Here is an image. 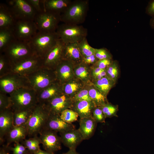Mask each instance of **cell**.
<instances>
[{"mask_svg": "<svg viewBox=\"0 0 154 154\" xmlns=\"http://www.w3.org/2000/svg\"><path fill=\"white\" fill-rule=\"evenodd\" d=\"M74 66L71 62L62 59L56 67L54 70L57 80L62 85L75 77Z\"/></svg>", "mask_w": 154, "mask_h": 154, "instance_id": "2e32d148", "label": "cell"}, {"mask_svg": "<svg viewBox=\"0 0 154 154\" xmlns=\"http://www.w3.org/2000/svg\"><path fill=\"white\" fill-rule=\"evenodd\" d=\"M27 2L33 7L38 13L44 10L42 0H26Z\"/></svg>", "mask_w": 154, "mask_h": 154, "instance_id": "ee69618b", "label": "cell"}, {"mask_svg": "<svg viewBox=\"0 0 154 154\" xmlns=\"http://www.w3.org/2000/svg\"><path fill=\"white\" fill-rule=\"evenodd\" d=\"M70 0H42L44 10L61 15L71 5Z\"/></svg>", "mask_w": 154, "mask_h": 154, "instance_id": "7402d4cb", "label": "cell"}, {"mask_svg": "<svg viewBox=\"0 0 154 154\" xmlns=\"http://www.w3.org/2000/svg\"><path fill=\"white\" fill-rule=\"evenodd\" d=\"M32 88L38 92L57 80L54 70L42 67L28 75Z\"/></svg>", "mask_w": 154, "mask_h": 154, "instance_id": "8992f818", "label": "cell"}, {"mask_svg": "<svg viewBox=\"0 0 154 154\" xmlns=\"http://www.w3.org/2000/svg\"><path fill=\"white\" fill-rule=\"evenodd\" d=\"M33 109L13 111L14 125H25L31 116Z\"/></svg>", "mask_w": 154, "mask_h": 154, "instance_id": "1f68e13d", "label": "cell"}, {"mask_svg": "<svg viewBox=\"0 0 154 154\" xmlns=\"http://www.w3.org/2000/svg\"><path fill=\"white\" fill-rule=\"evenodd\" d=\"M106 76L116 83L119 75L118 65L115 61L112 63L106 69Z\"/></svg>", "mask_w": 154, "mask_h": 154, "instance_id": "74e56055", "label": "cell"}, {"mask_svg": "<svg viewBox=\"0 0 154 154\" xmlns=\"http://www.w3.org/2000/svg\"><path fill=\"white\" fill-rule=\"evenodd\" d=\"M50 114L44 104L38 103L33 109L25 125L28 136L33 137L37 135L43 129Z\"/></svg>", "mask_w": 154, "mask_h": 154, "instance_id": "3957f363", "label": "cell"}, {"mask_svg": "<svg viewBox=\"0 0 154 154\" xmlns=\"http://www.w3.org/2000/svg\"><path fill=\"white\" fill-rule=\"evenodd\" d=\"M147 12L149 15L154 17V0L149 3L147 8Z\"/></svg>", "mask_w": 154, "mask_h": 154, "instance_id": "c3c4849f", "label": "cell"}, {"mask_svg": "<svg viewBox=\"0 0 154 154\" xmlns=\"http://www.w3.org/2000/svg\"><path fill=\"white\" fill-rule=\"evenodd\" d=\"M100 107L106 118L117 116V113L118 110L117 106L114 105L108 102Z\"/></svg>", "mask_w": 154, "mask_h": 154, "instance_id": "8d00e7d4", "label": "cell"}, {"mask_svg": "<svg viewBox=\"0 0 154 154\" xmlns=\"http://www.w3.org/2000/svg\"><path fill=\"white\" fill-rule=\"evenodd\" d=\"M42 67H43V59L34 55L12 63L11 73L27 76Z\"/></svg>", "mask_w": 154, "mask_h": 154, "instance_id": "30bf717a", "label": "cell"}, {"mask_svg": "<svg viewBox=\"0 0 154 154\" xmlns=\"http://www.w3.org/2000/svg\"><path fill=\"white\" fill-rule=\"evenodd\" d=\"M34 154H54V153L45 150H42L40 149Z\"/></svg>", "mask_w": 154, "mask_h": 154, "instance_id": "f907efd6", "label": "cell"}, {"mask_svg": "<svg viewBox=\"0 0 154 154\" xmlns=\"http://www.w3.org/2000/svg\"><path fill=\"white\" fill-rule=\"evenodd\" d=\"M60 15L43 10L38 13L34 22L38 31L51 33L56 31L60 21Z\"/></svg>", "mask_w": 154, "mask_h": 154, "instance_id": "9c48e42d", "label": "cell"}, {"mask_svg": "<svg viewBox=\"0 0 154 154\" xmlns=\"http://www.w3.org/2000/svg\"><path fill=\"white\" fill-rule=\"evenodd\" d=\"M62 143L69 149H76L77 146L84 140L78 129H74L60 133Z\"/></svg>", "mask_w": 154, "mask_h": 154, "instance_id": "ffe728a7", "label": "cell"}, {"mask_svg": "<svg viewBox=\"0 0 154 154\" xmlns=\"http://www.w3.org/2000/svg\"><path fill=\"white\" fill-rule=\"evenodd\" d=\"M8 146H3L0 147V154H9L8 151H9Z\"/></svg>", "mask_w": 154, "mask_h": 154, "instance_id": "681fc988", "label": "cell"}, {"mask_svg": "<svg viewBox=\"0 0 154 154\" xmlns=\"http://www.w3.org/2000/svg\"><path fill=\"white\" fill-rule=\"evenodd\" d=\"M11 63L3 54H0V77L11 72Z\"/></svg>", "mask_w": 154, "mask_h": 154, "instance_id": "836d02e7", "label": "cell"}, {"mask_svg": "<svg viewBox=\"0 0 154 154\" xmlns=\"http://www.w3.org/2000/svg\"><path fill=\"white\" fill-rule=\"evenodd\" d=\"M9 95L13 111L33 109L38 103L37 92L32 88H21Z\"/></svg>", "mask_w": 154, "mask_h": 154, "instance_id": "6da1fadb", "label": "cell"}, {"mask_svg": "<svg viewBox=\"0 0 154 154\" xmlns=\"http://www.w3.org/2000/svg\"><path fill=\"white\" fill-rule=\"evenodd\" d=\"M21 143L27 148L29 154H34L40 149V145L41 142L37 135L26 139Z\"/></svg>", "mask_w": 154, "mask_h": 154, "instance_id": "d6a6232c", "label": "cell"}, {"mask_svg": "<svg viewBox=\"0 0 154 154\" xmlns=\"http://www.w3.org/2000/svg\"><path fill=\"white\" fill-rule=\"evenodd\" d=\"M98 60L94 54L90 56L83 58L82 61L86 64L91 66Z\"/></svg>", "mask_w": 154, "mask_h": 154, "instance_id": "bcb514c9", "label": "cell"}, {"mask_svg": "<svg viewBox=\"0 0 154 154\" xmlns=\"http://www.w3.org/2000/svg\"><path fill=\"white\" fill-rule=\"evenodd\" d=\"M17 20L7 4H0V29L13 28Z\"/></svg>", "mask_w": 154, "mask_h": 154, "instance_id": "cb8c5ba5", "label": "cell"}, {"mask_svg": "<svg viewBox=\"0 0 154 154\" xmlns=\"http://www.w3.org/2000/svg\"><path fill=\"white\" fill-rule=\"evenodd\" d=\"M27 135L28 132L25 125L14 126L5 136L6 146H8L12 143L21 142L26 139Z\"/></svg>", "mask_w": 154, "mask_h": 154, "instance_id": "484cf974", "label": "cell"}, {"mask_svg": "<svg viewBox=\"0 0 154 154\" xmlns=\"http://www.w3.org/2000/svg\"><path fill=\"white\" fill-rule=\"evenodd\" d=\"M39 134L41 144L45 150L54 153L61 149L60 138L57 132L44 129Z\"/></svg>", "mask_w": 154, "mask_h": 154, "instance_id": "5bb4252c", "label": "cell"}, {"mask_svg": "<svg viewBox=\"0 0 154 154\" xmlns=\"http://www.w3.org/2000/svg\"><path fill=\"white\" fill-rule=\"evenodd\" d=\"M88 86L89 96L96 106L100 107L108 102L107 96L102 93L92 83Z\"/></svg>", "mask_w": 154, "mask_h": 154, "instance_id": "f546056e", "label": "cell"}, {"mask_svg": "<svg viewBox=\"0 0 154 154\" xmlns=\"http://www.w3.org/2000/svg\"><path fill=\"white\" fill-rule=\"evenodd\" d=\"M150 25L151 27L154 29V17L151 20Z\"/></svg>", "mask_w": 154, "mask_h": 154, "instance_id": "f5cc1de1", "label": "cell"}, {"mask_svg": "<svg viewBox=\"0 0 154 154\" xmlns=\"http://www.w3.org/2000/svg\"><path fill=\"white\" fill-rule=\"evenodd\" d=\"M73 102L70 97L63 93L44 104L50 114L60 115L64 110L70 109Z\"/></svg>", "mask_w": 154, "mask_h": 154, "instance_id": "9a60e30c", "label": "cell"}, {"mask_svg": "<svg viewBox=\"0 0 154 154\" xmlns=\"http://www.w3.org/2000/svg\"><path fill=\"white\" fill-rule=\"evenodd\" d=\"M75 129L72 123L63 121L60 115L50 114L43 129H47L59 133Z\"/></svg>", "mask_w": 154, "mask_h": 154, "instance_id": "e0dca14e", "label": "cell"}, {"mask_svg": "<svg viewBox=\"0 0 154 154\" xmlns=\"http://www.w3.org/2000/svg\"><path fill=\"white\" fill-rule=\"evenodd\" d=\"M78 43L64 44L62 52V59L72 63L74 66L82 62L83 57L78 45Z\"/></svg>", "mask_w": 154, "mask_h": 154, "instance_id": "44dd1931", "label": "cell"}, {"mask_svg": "<svg viewBox=\"0 0 154 154\" xmlns=\"http://www.w3.org/2000/svg\"><path fill=\"white\" fill-rule=\"evenodd\" d=\"M96 106L92 102L78 101L73 102L70 109L76 112L80 118H82L92 116L93 110Z\"/></svg>", "mask_w": 154, "mask_h": 154, "instance_id": "d4e9b609", "label": "cell"}, {"mask_svg": "<svg viewBox=\"0 0 154 154\" xmlns=\"http://www.w3.org/2000/svg\"><path fill=\"white\" fill-rule=\"evenodd\" d=\"M64 44L60 38L58 39L43 59V67L54 70L57 65L62 60V52Z\"/></svg>", "mask_w": 154, "mask_h": 154, "instance_id": "4fadbf2b", "label": "cell"}, {"mask_svg": "<svg viewBox=\"0 0 154 154\" xmlns=\"http://www.w3.org/2000/svg\"><path fill=\"white\" fill-rule=\"evenodd\" d=\"M56 32L65 44L79 43L86 38L87 35V30L83 26L65 23L59 25Z\"/></svg>", "mask_w": 154, "mask_h": 154, "instance_id": "5b68a950", "label": "cell"}, {"mask_svg": "<svg viewBox=\"0 0 154 154\" xmlns=\"http://www.w3.org/2000/svg\"><path fill=\"white\" fill-rule=\"evenodd\" d=\"M88 0H76L61 14L60 21L64 23L77 25L84 21L88 8Z\"/></svg>", "mask_w": 154, "mask_h": 154, "instance_id": "277c9868", "label": "cell"}, {"mask_svg": "<svg viewBox=\"0 0 154 154\" xmlns=\"http://www.w3.org/2000/svg\"><path fill=\"white\" fill-rule=\"evenodd\" d=\"M62 154H80L76 150V149H69V151Z\"/></svg>", "mask_w": 154, "mask_h": 154, "instance_id": "816d5d0a", "label": "cell"}, {"mask_svg": "<svg viewBox=\"0 0 154 154\" xmlns=\"http://www.w3.org/2000/svg\"><path fill=\"white\" fill-rule=\"evenodd\" d=\"M13 28L0 29V54L5 50L13 41L16 39Z\"/></svg>", "mask_w": 154, "mask_h": 154, "instance_id": "f1b7e54d", "label": "cell"}, {"mask_svg": "<svg viewBox=\"0 0 154 154\" xmlns=\"http://www.w3.org/2000/svg\"><path fill=\"white\" fill-rule=\"evenodd\" d=\"M105 70L98 67L91 66L90 75L92 82L94 81L96 77Z\"/></svg>", "mask_w": 154, "mask_h": 154, "instance_id": "7dc6e473", "label": "cell"}, {"mask_svg": "<svg viewBox=\"0 0 154 154\" xmlns=\"http://www.w3.org/2000/svg\"><path fill=\"white\" fill-rule=\"evenodd\" d=\"M60 116L63 121L69 123H72L76 121L79 116L76 112L70 109L64 110L60 113Z\"/></svg>", "mask_w": 154, "mask_h": 154, "instance_id": "d590c367", "label": "cell"}, {"mask_svg": "<svg viewBox=\"0 0 154 154\" xmlns=\"http://www.w3.org/2000/svg\"><path fill=\"white\" fill-rule=\"evenodd\" d=\"M14 147L8 146L9 151H12V154H29L27 148L19 142L15 143Z\"/></svg>", "mask_w": 154, "mask_h": 154, "instance_id": "7bdbcfd3", "label": "cell"}, {"mask_svg": "<svg viewBox=\"0 0 154 154\" xmlns=\"http://www.w3.org/2000/svg\"><path fill=\"white\" fill-rule=\"evenodd\" d=\"M113 61L111 59H104L98 60L91 66L98 67L102 69H105Z\"/></svg>", "mask_w": 154, "mask_h": 154, "instance_id": "f6af8a7d", "label": "cell"}, {"mask_svg": "<svg viewBox=\"0 0 154 154\" xmlns=\"http://www.w3.org/2000/svg\"><path fill=\"white\" fill-rule=\"evenodd\" d=\"M72 99L73 102L85 100L93 102L89 96L87 84H86L84 87Z\"/></svg>", "mask_w": 154, "mask_h": 154, "instance_id": "f35d334b", "label": "cell"}, {"mask_svg": "<svg viewBox=\"0 0 154 154\" xmlns=\"http://www.w3.org/2000/svg\"><path fill=\"white\" fill-rule=\"evenodd\" d=\"M63 93L62 85L57 80L48 87L37 92L38 103L44 104Z\"/></svg>", "mask_w": 154, "mask_h": 154, "instance_id": "ac0fdd59", "label": "cell"}, {"mask_svg": "<svg viewBox=\"0 0 154 154\" xmlns=\"http://www.w3.org/2000/svg\"><path fill=\"white\" fill-rule=\"evenodd\" d=\"M14 112L12 108L0 111V143L3 142L4 137L14 126Z\"/></svg>", "mask_w": 154, "mask_h": 154, "instance_id": "d6986e66", "label": "cell"}, {"mask_svg": "<svg viewBox=\"0 0 154 154\" xmlns=\"http://www.w3.org/2000/svg\"><path fill=\"white\" fill-rule=\"evenodd\" d=\"M2 53L8 58L11 64L35 55L28 42L16 39L9 44Z\"/></svg>", "mask_w": 154, "mask_h": 154, "instance_id": "52a82bcc", "label": "cell"}, {"mask_svg": "<svg viewBox=\"0 0 154 154\" xmlns=\"http://www.w3.org/2000/svg\"><path fill=\"white\" fill-rule=\"evenodd\" d=\"M25 88H31L27 76L10 73L0 77V92L9 95Z\"/></svg>", "mask_w": 154, "mask_h": 154, "instance_id": "ba28073f", "label": "cell"}, {"mask_svg": "<svg viewBox=\"0 0 154 154\" xmlns=\"http://www.w3.org/2000/svg\"><path fill=\"white\" fill-rule=\"evenodd\" d=\"M59 38L56 32L47 33L38 31L28 42L34 54L43 59Z\"/></svg>", "mask_w": 154, "mask_h": 154, "instance_id": "7a4b0ae2", "label": "cell"}, {"mask_svg": "<svg viewBox=\"0 0 154 154\" xmlns=\"http://www.w3.org/2000/svg\"><path fill=\"white\" fill-rule=\"evenodd\" d=\"M13 29L16 39L27 42H29L38 32L33 20H17Z\"/></svg>", "mask_w": 154, "mask_h": 154, "instance_id": "7c38bea8", "label": "cell"}, {"mask_svg": "<svg viewBox=\"0 0 154 154\" xmlns=\"http://www.w3.org/2000/svg\"><path fill=\"white\" fill-rule=\"evenodd\" d=\"M78 45L83 58L94 54V48L89 45L86 38L79 42Z\"/></svg>", "mask_w": 154, "mask_h": 154, "instance_id": "e575fe53", "label": "cell"}, {"mask_svg": "<svg viewBox=\"0 0 154 154\" xmlns=\"http://www.w3.org/2000/svg\"><path fill=\"white\" fill-rule=\"evenodd\" d=\"M86 85L75 76L62 85L63 93L72 98L82 90Z\"/></svg>", "mask_w": 154, "mask_h": 154, "instance_id": "4316f807", "label": "cell"}, {"mask_svg": "<svg viewBox=\"0 0 154 154\" xmlns=\"http://www.w3.org/2000/svg\"><path fill=\"white\" fill-rule=\"evenodd\" d=\"M94 86L105 96H107L110 90L116 83L107 76L103 78L92 82Z\"/></svg>", "mask_w": 154, "mask_h": 154, "instance_id": "4dcf8cb0", "label": "cell"}, {"mask_svg": "<svg viewBox=\"0 0 154 154\" xmlns=\"http://www.w3.org/2000/svg\"><path fill=\"white\" fill-rule=\"evenodd\" d=\"M91 67L83 61L74 66L73 70L75 76L86 84H92L90 75Z\"/></svg>", "mask_w": 154, "mask_h": 154, "instance_id": "83f0119b", "label": "cell"}, {"mask_svg": "<svg viewBox=\"0 0 154 154\" xmlns=\"http://www.w3.org/2000/svg\"><path fill=\"white\" fill-rule=\"evenodd\" d=\"M92 116L97 123H105L106 117L100 107L96 106L94 108L92 112Z\"/></svg>", "mask_w": 154, "mask_h": 154, "instance_id": "60d3db41", "label": "cell"}, {"mask_svg": "<svg viewBox=\"0 0 154 154\" xmlns=\"http://www.w3.org/2000/svg\"><path fill=\"white\" fill-rule=\"evenodd\" d=\"M97 123L92 116L80 118V126L78 129L82 135L84 140L88 139L93 135Z\"/></svg>", "mask_w": 154, "mask_h": 154, "instance_id": "603a6c76", "label": "cell"}, {"mask_svg": "<svg viewBox=\"0 0 154 154\" xmlns=\"http://www.w3.org/2000/svg\"><path fill=\"white\" fill-rule=\"evenodd\" d=\"M7 5L17 21L34 20L37 13L26 0H11Z\"/></svg>", "mask_w": 154, "mask_h": 154, "instance_id": "8fae6325", "label": "cell"}, {"mask_svg": "<svg viewBox=\"0 0 154 154\" xmlns=\"http://www.w3.org/2000/svg\"><path fill=\"white\" fill-rule=\"evenodd\" d=\"M94 54L98 60L112 59V56L109 52L104 48H94Z\"/></svg>", "mask_w": 154, "mask_h": 154, "instance_id": "b9f144b4", "label": "cell"}, {"mask_svg": "<svg viewBox=\"0 0 154 154\" xmlns=\"http://www.w3.org/2000/svg\"><path fill=\"white\" fill-rule=\"evenodd\" d=\"M12 104L8 94L0 92V111L11 108Z\"/></svg>", "mask_w": 154, "mask_h": 154, "instance_id": "ab89813d", "label": "cell"}]
</instances>
